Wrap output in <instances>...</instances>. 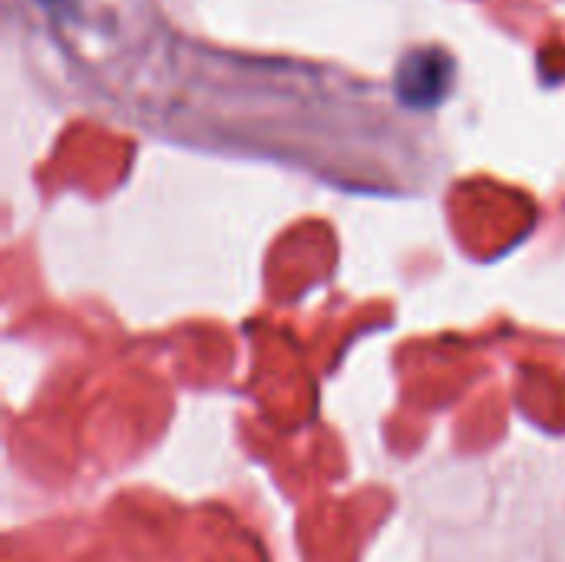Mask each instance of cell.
<instances>
[{
	"instance_id": "obj_1",
	"label": "cell",
	"mask_w": 565,
	"mask_h": 562,
	"mask_svg": "<svg viewBox=\"0 0 565 562\" xmlns=\"http://www.w3.org/2000/svg\"><path fill=\"white\" fill-rule=\"evenodd\" d=\"M450 83V63L440 53H411L397 73V93L411 106H434Z\"/></svg>"
}]
</instances>
